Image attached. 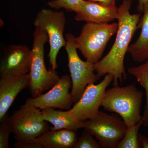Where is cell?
<instances>
[{
    "label": "cell",
    "mask_w": 148,
    "mask_h": 148,
    "mask_svg": "<svg viewBox=\"0 0 148 148\" xmlns=\"http://www.w3.org/2000/svg\"><path fill=\"white\" fill-rule=\"evenodd\" d=\"M132 1L123 0L118 8V29L115 40L108 53L94 65L95 71L101 78L108 74L113 75L114 85H118L127 78L125 69V56L140 21L141 14L130 13Z\"/></svg>",
    "instance_id": "1"
},
{
    "label": "cell",
    "mask_w": 148,
    "mask_h": 148,
    "mask_svg": "<svg viewBox=\"0 0 148 148\" xmlns=\"http://www.w3.org/2000/svg\"><path fill=\"white\" fill-rule=\"evenodd\" d=\"M144 93L135 84L114 86L106 90L102 107L104 110L119 115L127 127L142 119L141 108Z\"/></svg>",
    "instance_id": "2"
},
{
    "label": "cell",
    "mask_w": 148,
    "mask_h": 148,
    "mask_svg": "<svg viewBox=\"0 0 148 148\" xmlns=\"http://www.w3.org/2000/svg\"><path fill=\"white\" fill-rule=\"evenodd\" d=\"M32 59L29 73V88L33 98L54 86L60 77L55 71L48 70L45 62V45L49 42L46 32L36 28L33 34Z\"/></svg>",
    "instance_id": "3"
},
{
    "label": "cell",
    "mask_w": 148,
    "mask_h": 148,
    "mask_svg": "<svg viewBox=\"0 0 148 148\" xmlns=\"http://www.w3.org/2000/svg\"><path fill=\"white\" fill-rule=\"evenodd\" d=\"M118 23H86L79 36L75 38L77 48L86 61L95 64L101 60L106 46L117 32Z\"/></svg>",
    "instance_id": "4"
},
{
    "label": "cell",
    "mask_w": 148,
    "mask_h": 148,
    "mask_svg": "<svg viewBox=\"0 0 148 148\" xmlns=\"http://www.w3.org/2000/svg\"><path fill=\"white\" fill-rule=\"evenodd\" d=\"M40 110L26 102L9 117V123L16 141L34 142L49 130L48 123L44 119Z\"/></svg>",
    "instance_id": "5"
},
{
    "label": "cell",
    "mask_w": 148,
    "mask_h": 148,
    "mask_svg": "<svg viewBox=\"0 0 148 148\" xmlns=\"http://www.w3.org/2000/svg\"><path fill=\"white\" fill-rule=\"evenodd\" d=\"M65 37L66 40L65 48L72 81L71 92L75 104L79 100L87 86L95 83L100 78L95 74L94 64L80 58L77 52L75 36L67 34Z\"/></svg>",
    "instance_id": "6"
},
{
    "label": "cell",
    "mask_w": 148,
    "mask_h": 148,
    "mask_svg": "<svg viewBox=\"0 0 148 148\" xmlns=\"http://www.w3.org/2000/svg\"><path fill=\"white\" fill-rule=\"evenodd\" d=\"M83 128L98 140L101 148H116L124 137L127 127L119 115L99 111L91 119L83 121Z\"/></svg>",
    "instance_id": "7"
},
{
    "label": "cell",
    "mask_w": 148,
    "mask_h": 148,
    "mask_svg": "<svg viewBox=\"0 0 148 148\" xmlns=\"http://www.w3.org/2000/svg\"><path fill=\"white\" fill-rule=\"evenodd\" d=\"M66 18L63 11L42 9L37 14L34 24L46 32L50 46L48 57L52 70L58 68L57 57L60 49L65 47L66 40L64 36Z\"/></svg>",
    "instance_id": "8"
},
{
    "label": "cell",
    "mask_w": 148,
    "mask_h": 148,
    "mask_svg": "<svg viewBox=\"0 0 148 148\" xmlns=\"http://www.w3.org/2000/svg\"><path fill=\"white\" fill-rule=\"evenodd\" d=\"M113 79L112 74H108L98 84H88L79 100L72 108L67 110L69 114L79 121L91 119L96 116L102 106L107 88Z\"/></svg>",
    "instance_id": "9"
},
{
    "label": "cell",
    "mask_w": 148,
    "mask_h": 148,
    "mask_svg": "<svg viewBox=\"0 0 148 148\" xmlns=\"http://www.w3.org/2000/svg\"><path fill=\"white\" fill-rule=\"evenodd\" d=\"M71 87V77L65 75L60 77L58 82L46 93L28 98L26 102L41 110L53 108L69 110L74 103L70 92Z\"/></svg>",
    "instance_id": "10"
},
{
    "label": "cell",
    "mask_w": 148,
    "mask_h": 148,
    "mask_svg": "<svg viewBox=\"0 0 148 148\" xmlns=\"http://www.w3.org/2000/svg\"><path fill=\"white\" fill-rule=\"evenodd\" d=\"M32 59V51L27 46H10L1 60V77L23 75L29 74Z\"/></svg>",
    "instance_id": "11"
},
{
    "label": "cell",
    "mask_w": 148,
    "mask_h": 148,
    "mask_svg": "<svg viewBox=\"0 0 148 148\" xmlns=\"http://www.w3.org/2000/svg\"><path fill=\"white\" fill-rule=\"evenodd\" d=\"M29 74L1 77L0 79V120L7 112L19 92L29 86Z\"/></svg>",
    "instance_id": "12"
},
{
    "label": "cell",
    "mask_w": 148,
    "mask_h": 148,
    "mask_svg": "<svg viewBox=\"0 0 148 148\" xmlns=\"http://www.w3.org/2000/svg\"><path fill=\"white\" fill-rule=\"evenodd\" d=\"M75 19L86 23H108L117 19L118 8L98 2L83 0L80 10L76 12Z\"/></svg>",
    "instance_id": "13"
},
{
    "label": "cell",
    "mask_w": 148,
    "mask_h": 148,
    "mask_svg": "<svg viewBox=\"0 0 148 148\" xmlns=\"http://www.w3.org/2000/svg\"><path fill=\"white\" fill-rule=\"evenodd\" d=\"M77 131L49 130L34 140L42 148H72L77 140Z\"/></svg>",
    "instance_id": "14"
},
{
    "label": "cell",
    "mask_w": 148,
    "mask_h": 148,
    "mask_svg": "<svg viewBox=\"0 0 148 148\" xmlns=\"http://www.w3.org/2000/svg\"><path fill=\"white\" fill-rule=\"evenodd\" d=\"M143 16L140 18L138 28L141 29L138 39L130 45L127 52L132 60L140 63L148 59V3L143 7Z\"/></svg>",
    "instance_id": "15"
},
{
    "label": "cell",
    "mask_w": 148,
    "mask_h": 148,
    "mask_svg": "<svg viewBox=\"0 0 148 148\" xmlns=\"http://www.w3.org/2000/svg\"><path fill=\"white\" fill-rule=\"evenodd\" d=\"M41 111L44 119L53 125L50 130H69L77 131L83 128V121L74 118L67 110L57 111L53 108H47Z\"/></svg>",
    "instance_id": "16"
},
{
    "label": "cell",
    "mask_w": 148,
    "mask_h": 148,
    "mask_svg": "<svg viewBox=\"0 0 148 148\" xmlns=\"http://www.w3.org/2000/svg\"><path fill=\"white\" fill-rule=\"evenodd\" d=\"M128 73L135 78L145 91L146 104L143 116V125L148 126V59L142 65L130 68Z\"/></svg>",
    "instance_id": "17"
},
{
    "label": "cell",
    "mask_w": 148,
    "mask_h": 148,
    "mask_svg": "<svg viewBox=\"0 0 148 148\" xmlns=\"http://www.w3.org/2000/svg\"><path fill=\"white\" fill-rule=\"evenodd\" d=\"M143 124V120L142 118V119L137 124L127 127L124 137L119 142L117 148H140L138 132Z\"/></svg>",
    "instance_id": "18"
},
{
    "label": "cell",
    "mask_w": 148,
    "mask_h": 148,
    "mask_svg": "<svg viewBox=\"0 0 148 148\" xmlns=\"http://www.w3.org/2000/svg\"><path fill=\"white\" fill-rule=\"evenodd\" d=\"M83 0H51L47 5L49 7L58 10L64 8L67 11L77 12L80 9Z\"/></svg>",
    "instance_id": "19"
},
{
    "label": "cell",
    "mask_w": 148,
    "mask_h": 148,
    "mask_svg": "<svg viewBox=\"0 0 148 148\" xmlns=\"http://www.w3.org/2000/svg\"><path fill=\"white\" fill-rule=\"evenodd\" d=\"M92 135L86 130L82 133L79 138H78L74 148H100L98 142L93 138Z\"/></svg>",
    "instance_id": "20"
},
{
    "label": "cell",
    "mask_w": 148,
    "mask_h": 148,
    "mask_svg": "<svg viewBox=\"0 0 148 148\" xmlns=\"http://www.w3.org/2000/svg\"><path fill=\"white\" fill-rule=\"evenodd\" d=\"M9 117L6 115L0 120V148H9V140L12 132L9 123Z\"/></svg>",
    "instance_id": "21"
},
{
    "label": "cell",
    "mask_w": 148,
    "mask_h": 148,
    "mask_svg": "<svg viewBox=\"0 0 148 148\" xmlns=\"http://www.w3.org/2000/svg\"><path fill=\"white\" fill-rule=\"evenodd\" d=\"M14 147L17 148H42L38 144L34 142H23L17 141L14 144Z\"/></svg>",
    "instance_id": "22"
},
{
    "label": "cell",
    "mask_w": 148,
    "mask_h": 148,
    "mask_svg": "<svg viewBox=\"0 0 148 148\" xmlns=\"http://www.w3.org/2000/svg\"><path fill=\"white\" fill-rule=\"evenodd\" d=\"M92 1L100 3L103 5L114 7L115 6V0H90Z\"/></svg>",
    "instance_id": "23"
},
{
    "label": "cell",
    "mask_w": 148,
    "mask_h": 148,
    "mask_svg": "<svg viewBox=\"0 0 148 148\" xmlns=\"http://www.w3.org/2000/svg\"><path fill=\"white\" fill-rule=\"evenodd\" d=\"M138 138L143 147L148 148V137H147L145 135L139 134Z\"/></svg>",
    "instance_id": "24"
},
{
    "label": "cell",
    "mask_w": 148,
    "mask_h": 148,
    "mask_svg": "<svg viewBox=\"0 0 148 148\" xmlns=\"http://www.w3.org/2000/svg\"><path fill=\"white\" fill-rule=\"evenodd\" d=\"M148 3V0H139L138 9L139 11L143 12L144 5Z\"/></svg>",
    "instance_id": "25"
}]
</instances>
